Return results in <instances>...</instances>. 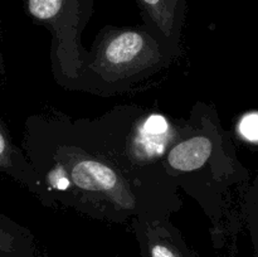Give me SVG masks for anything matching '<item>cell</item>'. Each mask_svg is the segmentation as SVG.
<instances>
[{"instance_id":"obj_1","label":"cell","mask_w":258,"mask_h":257,"mask_svg":"<svg viewBox=\"0 0 258 257\" xmlns=\"http://www.w3.org/2000/svg\"><path fill=\"white\" fill-rule=\"evenodd\" d=\"M22 149L55 209L130 226L141 219L171 218L183 207L176 184L128 173L96 140L83 117L54 112L29 116Z\"/></svg>"},{"instance_id":"obj_2","label":"cell","mask_w":258,"mask_h":257,"mask_svg":"<svg viewBox=\"0 0 258 257\" xmlns=\"http://www.w3.org/2000/svg\"><path fill=\"white\" fill-rule=\"evenodd\" d=\"M164 168L216 224L222 193L236 179L237 163L213 106L198 101L188 117L181 118L178 135L164 156Z\"/></svg>"},{"instance_id":"obj_3","label":"cell","mask_w":258,"mask_h":257,"mask_svg":"<svg viewBox=\"0 0 258 257\" xmlns=\"http://www.w3.org/2000/svg\"><path fill=\"white\" fill-rule=\"evenodd\" d=\"M178 58L144 24L106 25L87 49L73 91L122 95L170 67Z\"/></svg>"},{"instance_id":"obj_4","label":"cell","mask_w":258,"mask_h":257,"mask_svg":"<svg viewBox=\"0 0 258 257\" xmlns=\"http://www.w3.org/2000/svg\"><path fill=\"white\" fill-rule=\"evenodd\" d=\"M103 149L125 170L163 184H176L164 168V156L175 140L181 118L139 105H121L95 118L83 117Z\"/></svg>"},{"instance_id":"obj_5","label":"cell","mask_w":258,"mask_h":257,"mask_svg":"<svg viewBox=\"0 0 258 257\" xmlns=\"http://www.w3.org/2000/svg\"><path fill=\"white\" fill-rule=\"evenodd\" d=\"M33 23L52 34L49 60L55 82L73 91L87 49L82 33L95 12V0H23Z\"/></svg>"},{"instance_id":"obj_6","label":"cell","mask_w":258,"mask_h":257,"mask_svg":"<svg viewBox=\"0 0 258 257\" xmlns=\"http://www.w3.org/2000/svg\"><path fill=\"white\" fill-rule=\"evenodd\" d=\"M135 3L143 24L179 59L183 50L188 0H135Z\"/></svg>"},{"instance_id":"obj_7","label":"cell","mask_w":258,"mask_h":257,"mask_svg":"<svg viewBox=\"0 0 258 257\" xmlns=\"http://www.w3.org/2000/svg\"><path fill=\"white\" fill-rule=\"evenodd\" d=\"M130 229L141 257H199L171 218L135 221Z\"/></svg>"},{"instance_id":"obj_8","label":"cell","mask_w":258,"mask_h":257,"mask_svg":"<svg viewBox=\"0 0 258 257\" xmlns=\"http://www.w3.org/2000/svg\"><path fill=\"white\" fill-rule=\"evenodd\" d=\"M0 174L9 176L24 186L39 201L42 206L55 209L49 191L40 180L39 175L35 173L24 150L14 143L9 128L2 116H0Z\"/></svg>"},{"instance_id":"obj_9","label":"cell","mask_w":258,"mask_h":257,"mask_svg":"<svg viewBox=\"0 0 258 257\" xmlns=\"http://www.w3.org/2000/svg\"><path fill=\"white\" fill-rule=\"evenodd\" d=\"M0 256L39 257L37 239L29 228L0 213Z\"/></svg>"},{"instance_id":"obj_10","label":"cell","mask_w":258,"mask_h":257,"mask_svg":"<svg viewBox=\"0 0 258 257\" xmlns=\"http://www.w3.org/2000/svg\"><path fill=\"white\" fill-rule=\"evenodd\" d=\"M0 40H2V24H0ZM5 78V63H4V55L2 52V45H0V83L4 81Z\"/></svg>"},{"instance_id":"obj_11","label":"cell","mask_w":258,"mask_h":257,"mask_svg":"<svg viewBox=\"0 0 258 257\" xmlns=\"http://www.w3.org/2000/svg\"><path fill=\"white\" fill-rule=\"evenodd\" d=\"M0 257H2V256H0Z\"/></svg>"}]
</instances>
